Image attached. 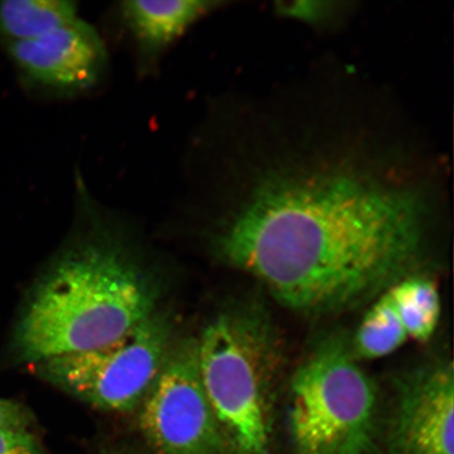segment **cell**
Masks as SVG:
<instances>
[{"label": "cell", "mask_w": 454, "mask_h": 454, "mask_svg": "<svg viewBox=\"0 0 454 454\" xmlns=\"http://www.w3.org/2000/svg\"><path fill=\"white\" fill-rule=\"evenodd\" d=\"M223 152L209 191L231 203L219 251L298 311L344 309L394 286L448 194L439 153L346 107L263 114Z\"/></svg>", "instance_id": "1"}, {"label": "cell", "mask_w": 454, "mask_h": 454, "mask_svg": "<svg viewBox=\"0 0 454 454\" xmlns=\"http://www.w3.org/2000/svg\"><path fill=\"white\" fill-rule=\"evenodd\" d=\"M154 293L134 264L109 244L67 255L36 289L17 325L14 346L37 364L126 336L153 315Z\"/></svg>", "instance_id": "2"}, {"label": "cell", "mask_w": 454, "mask_h": 454, "mask_svg": "<svg viewBox=\"0 0 454 454\" xmlns=\"http://www.w3.org/2000/svg\"><path fill=\"white\" fill-rule=\"evenodd\" d=\"M262 323L224 314L198 340L204 391L217 422L243 454H264L269 445L274 391V348Z\"/></svg>", "instance_id": "3"}, {"label": "cell", "mask_w": 454, "mask_h": 454, "mask_svg": "<svg viewBox=\"0 0 454 454\" xmlns=\"http://www.w3.org/2000/svg\"><path fill=\"white\" fill-rule=\"evenodd\" d=\"M376 387L342 340L321 344L294 373L289 424L298 454H368Z\"/></svg>", "instance_id": "4"}, {"label": "cell", "mask_w": 454, "mask_h": 454, "mask_svg": "<svg viewBox=\"0 0 454 454\" xmlns=\"http://www.w3.org/2000/svg\"><path fill=\"white\" fill-rule=\"evenodd\" d=\"M170 328L151 317L113 343L37 364L45 381L100 411L128 412L144 402L170 350Z\"/></svg>", "instance_id": "5"}, {"label": "cell", "mask_w": 454, "mask_h": 454, "mask_svg": "<svg viewBox=\"0 0 454 454\" xmlns=\"http://www.w3.org/2000/svg\"><path fill=\"white\" fill-rule=\"evenodd\" d=\"M139 424L158 454H223L224 434L199 372L198 340L170 348L142 402Z\"/></svg>", "instance_id": "6"}, {"label": "cell", "mask_w": 454, "mask_h": 454, "mask_svg": "<svg viewBox=\"0 0 454 454\" xmlns=\"http://www.w3.org/2000/svg\"><path fill=\"white\" fill-rule=\"evenodd\" d=\"M9 52L28 81L65 96L94 89L109 67L99 33L82 19L34 41L10 43Z\"/></svg>", "instance_id": "7"}, {"label": "cell", "mask_w": 454, "mask_h": 454, "mask_svg": "<svg viewBox=\"0 0 454 454\" xmlns=\"http://www.w3.org/2000/svg\"><path fill=\"white\" fill-rule=\"evenodd\" d=\"M451 361L412 374L402 386L393 435L395 454H454Z\"/></svg>", "instance_id": "8"}, {"label": "cell", "mask_w": 454, "mask_h": 454, "mask_svg": "<svg viewBox=\"0 0 454 454\" xmlns=\"http://www.w3.org/2000/svg\"><path fill=\"white\" fill-rule=\"evenodd\" d=\"M223 3L213 0H127L119 13L135 43L142 70Z\"/></svg>", "instance_id": "9"}, {"label": "cell", "mask_w": 454, "mask_h": 454, "mask_svg": "<svg viewBox=\"0 0 454 454\" xmlns=\"http://www.w3.org/2000/svg\"><path fill=\"white\" fill-rule=\"evenodd\" d=\"M72 0H4L0 3V33L10 43L41 38L79 19Z\"/></svg>", "instance_id": "10"}, {"label": "cell", "mask_w": 454, "mask_h": 454, "mask_svg": "<svg viewBox=\"0 0 454 454\" xmlns=\"http://www.w3.org/2000/svg\"><path fill=\"white\" fill-rule=\"evenodd\" d=\"M408 338L428 340L438 327L441 299L438 287L422 277L400 279L387 288Z\"/></svg>", "instance_id": "11"}, {"label": "cell", "mask_w": 454, "mask_h": 454, "mask_svg": "<svg viewBox=\"0 0 454 454\" xmlns=\"http://www.w3.org/2000/svg\"><path fill=\"white\" fill-rule=\"evenodd\" d=\"M408 339L405 327L386 289L357 328L353 353L363 359H380L394 354Z\"/></svg>", "instance_id": "12"}, {"label": "cell", "mask_w": 454, "mask_h": 454, "mask_svg": "<svg viewBox=\"0 0 454 454\" xmlns=\"http://www.w3.org/2000/svg\"><path fill=\"white\" fill-rule=\"evenodd\" d=\"M277 10L282 16L299 20L311 26L329 25L344 16L345 3L333 2H292L277 4Z\"/></svg>", "instance_id": "13"}, {"label": "cell", "mask_w": 454, "mask_h": 454, "mask_svg": "<svg viewBox=\"0 0 454 454\" xmlns=\"http://www.w3.org/2000/svg\"><path fill=\"white\" fill-rule=\"evenodd\" d=\"M0 454H42L28 429L0 428Z\"/></svg>", "instance_id": "14"}, {"label": "cell", "mask_w": 454, "mask_h": 454, "mask_svg": "<svg viewBox=\"0 0 454 454\" xmlns=\"http://www.w3.org/2000/svg\"><path fill=\"white\" fill-rule=\"evenodd\" d=\"M31 413L15 401L0 399V428L28 429Z\"/></svg>", "instance_id": "15"}]
</instances>
